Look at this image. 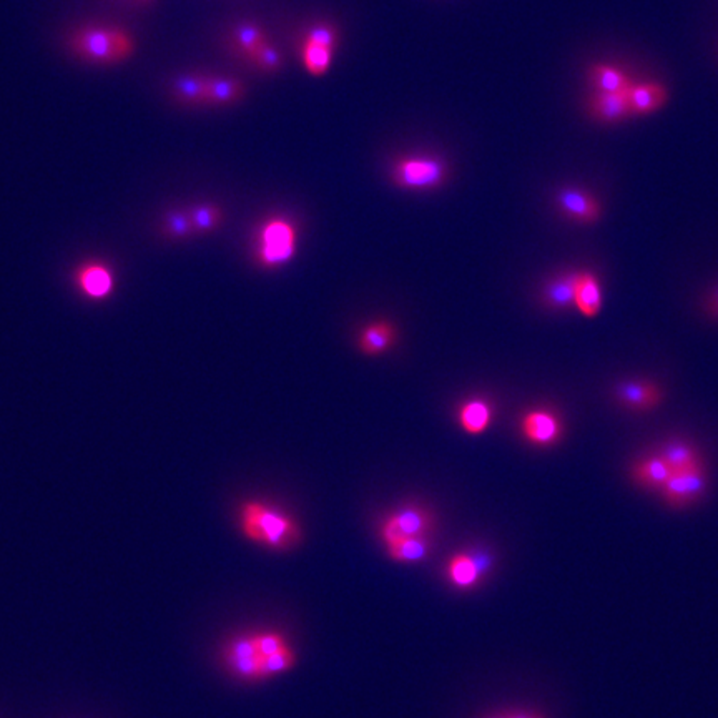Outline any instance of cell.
Instances as JSON below:
<instances>
[{
    "label": "cell",
    "instance_id": "52a82bcc",
    "mask_svg": "<svg viewBox=\"0 0 718 718\" xmlns=\"http://www.w3.org/2000/svg\"><path fill=\"white\" fill-rule=\"evenodd\" d=\"M707 491V474L704 464L684 472H674L665 483L661 494L663 500L672 508H687L695 504Z\"/></svg>",
    "mask_w": 718,
    "mask_h": 718
},
{
    "label": "cell",
    "instance_id": "f1b7e54d",
    "mask_svg": "<svg viewBox=\"0 0 718 718\" xmlns=\"http://www.w3.org/2000/svg\"><path fill=\"white\" fill-rule=\"evenodd\" d=\"M249 64L266 73H273L283 67V56L277 47L268 41L263 43L262 47L249 57Z\"/></svg>",
    "mask_w": 718,
    "mask_h": 718
},
{
    "label": "cell",
    "instance_id": "5b68a950",
    "mask_svg": "<svg viewBox=\"0 0 718 718\" xmlns=\"http://www.w3.org/2000/svg\"><path fill=\"white\" fill-rule=\"evenodd\" d=\"M338 41V28L328 22H318L306 30L302 42V62L309 75L323 77L332 69Z\"/></svg>",
    "mask_w": 718,
    "mask_h": 718
},
{
    "label": "cell",
    "instance_id": "4fadbf2b",
    "mask_svg": "<svg viewBox=\"0 0 718 718\" xmlns=\"http://www.w3.org/2000/svg\"><path fill=\"white\" fill-rule=\"evenodd\" d=\"M614 396L629 411L644 413L662 401V391L657 385L647 381H627L615 387Z\"/></svg>",
    "mask_w": 718,
    "mask_h": 718
},
{
    "label": "cell",
    "instance_id": "cb8c5ba5",
    "mask_svg": "<svg viewBox=\"0 0 718 718\" xmlns=\"http://www.w3.org/2000/svg\"><path fill=\"white\" fill-rule=\"evenodd\" d=\"M670 476L672 470L659 454L642 459L632 470V477L636 479V483L640 484L642 487L657 491L662 489L665 483L670 479Z\"/></svg>",
    "mask_w": 718,
    "mask_h": 718
},
{
    "label": "cell",
    "instance_id": "4316f807",
    "mask_svg": "<svg viewBox=\"0 0 718 718\" xmlns=\"http://www.w3.org/2000/svg\"><path fill=\"white\" fill-rule=\"evenodd\" d=\"M190 220H192V226H194L195 235L200 233H210L213 230H217L223 221V211L220 207L217 205H210V203H203V205H195V207L188 210Z\"/></svg>",
    "mask_w": 718,
    "mask_h": 718
},
{
    "label": "cell",
    "instance_id": "484cf974",
    "mask_svg": "<svg viewBox=\"0 0 718 718\" xmlns=\"http://www.w3.org/2000/svg\"><path fill=\"white\" fill-rule=\"evenodd\" d=\"M386 547L387 554L393 561L406 562V564L424 561L431 551V544L426 538H402L398 542L387 544Z\"/></svg>",
    "mask_w": 718,
    "mask_h": 718
},
{
    "label": "cell",
    "instance_id": "7402d4cb",
    "mask_svg": "<svg viewBox=\"0 0 718 718\" xmlns=\"http://www.w3.org/2000/svg\"><path fill=\"white\" fill-rule=\"evenodd\" d=\"M589 82L594 87V92L607 94L627 92L632 87L630 77L623 70L608 64L592 65L589 70Z\"/></svg>",
    "mask_w": 718,
    "mask_h": 718
},
{
    "label": "cell",
    "instance_id": "9c48e42d",
    "mask_svg": "<svg viewBox=\"0 0 718 718\" xmlns=\"http://www.w3.org/2000/svg\"><path fill=\"white\" fill-rule=\"evenodd\" d=\"M555 205L562 217L580 225H592L602 215V207L597 198L576 187L562 188L555 195Z\"/></svg>",
    "mask_w": 718,
    "mask_h": 718
},
{
    "label": "cell",
    "instance_id": "e0dca14e",
    "mask_svg": "<svg viewBox=\"0 0 718 718\" xmlns=\"http://www.w3.org/2000/svg\"><path fill=\"white\" fill-rule=\"evenodd\" d=\"M245 97V85L233 77L208 75L205 107H228Z\"/></svg>",
    "mask_w": 718,
    "mask_h": 718
},
{
    "label": "cell",
    "instance_id": "7c38bea8",
    "mask_svg": "<svg viewBox=\"0 0 718 718\" xmlns=\"http://www.w3.org/2000/svg\"><path fill=\"white\" fill-rule=\"evenodd\" d=\"M75 283L82 294L92 300H103L113 291L111 270L100 262L83 263L75 271Z\"/></svg>",
    "mask_w": 718,
    "mask_h": 718
},
{
    "label": "cell",
    "instance_id": "277c9868",
    "mask_svg": "<svg viewBox=\"0 0 718 718\" xmlns=\"http://www.w3.org/2000/svg\"><path fill=\"white\" fill-rule=\"evenodd\" d=\"M298 248V232L290 220L275 217L263 223L258 233V262L266 268H278L291 262Z\"/></svg>",
    "mask_w": 718,
    "mask_h": 718
},
{
    "label": "cell",
    "instance_id": "836d02e7",
    "mask_svg": "<svg viewBox=\"0 0 718 718\" xmlns=\"http://www.w3.org/2000/svg\"><path fill=\"white\" fill-rule=\"evenodd\" d=\"M489 718H506V714H504V715H494V717H489Z\"/></svg>",
    "mask_w": 718,
    "mask_h": 718
},
{
    "label": "cell",
    "instance_id": "8fae6325",
    "mask_svg": "<svg viewBox=\"0 0 718 718\" xmlns=\"http://www.w3.org/2000/svg\"><path fill=\"white\" fill-rule=\"evenodd\" d=\"M589 115L600 124H619L632 117L629 103V90L619 94L592 92L587 100Z\"/></svg>",
    "mask_w": 718,
    "mask_h": 718
},
{
    "label": "cell",
    "instance_id": "ac0fdd59",
    "mask_svg": "<svg viewBox=\"0 0 718 718\" xmlns=\"http://www.w3.org/2000/svg\"><path fill=\"white\" fill-rule=\"evenodd\" d=\"M396 341V328L389 321H376L359 334L358 348L364 356H379Z\"/></svg>",
    "mask_w": 718,
    "mask_h": 718
},
{
    "label": "cell",
    "instance_id": "3957f363",
    "mask_svg": "<svg viewBox=\"0 0 718 718\" xmlns=\"http://www.w3.org/2000/svg\"><path fill=\"white\" fill-rule=\"evenodd\" d=\"M449 175L446 162L431 155L401 157L391 166V180L406 190L439 188Z\"/></svg>",
    "mask_w": 718,
    "mask_h": 718
},
{
    "label": "cell",
    "instance_id": "5bb4252c",
    "mask_svg": "<svg viewBox=\"0 0 718 718\" xmlns=\"http://www.w3.org/2000/svg\"><path fill=\"white\" fill-rule=\"evenodd\" d=\"M489 561H479V555L461 553L449 559L447 577L459 589H470L477 585L487 570Z\"/></svg>",
    "mask_w": 718,
    "mask_h": 718
},
{
    "label": "cell",
    "instance_id": "9a60e30c",
    "mask_svg": "<svg viewBox=\"0 0 718 718\" xmlns=\"http://www.w3.org/2000/svg\"><path fill=\"white\" fill-rule=\"evenodd\" d=\"M577 271H564L551 278L542 290V303L551 309H569L576 306Z\"/></svg>",
    "mask_w": 718,
    "mask_h": 718
},
{
    "label": "cell",
    "instance_id": "6da1fadb",
    "mask_svg": "<svg viewBox=\"0 0 718 718\" xmlns=\"http://www.w3.org/2000/svg\"><path fill=\"white\" fill-rule=\"evenodd\" d=\"M240 527L249 540L278 551L294 547L302 538L300 525L291 516L262 500L241 506Z\"/></svg>",
    "mask_w": 718,
    "mask_h": 718
},
{
    "label": "cell",
    "instance_id": "d4e9b609",
    "mask_svg": "<svg viewBox=\"0 0 718 718\" xmlns=\"http://www.w3.org/2000/svg\"><path fill=\"white\" fill-rule=\"evenodd\" d=\"M232 42L235 45L236 52L249 60L263 43H266V34L258 24L255 22H241L232 32Z\"/></svg>",
    "mask_w": 718,
    "mask_h": 718
},
{
    "label": "cell",
    "instance_id": "ffe728a7",
    "mask_svg": "<svg viewBox=\"0 0 718 718\" xmlns=\"http://www.w3.org/2000/svg\"><path fill=\"white\" fill-rule=\"evenodd\" d=\"M207 79L208 75H202V73L180 75L172 85V95L181 105L205 107Z\"/></svg>",
    "mask_w": 718,
    "mask_h": 718
},
{
    "label": "cell",
    "instance_id": "83f0119b",
    "mask_svg": "<svg viewBox=\"0 0 718 718\" xmlns=\"http://www.w3.org/2000/svg\"><path fill=\"white\" fill-rule=\"evenodd\" d=\"M162 233L166 238H173V240H185V238L195 235L188 210L168 211L162 223Z\"/></svg>",
    "mask_w": 718,
    "mask_h": 718
},
{
    "label": "cell",
    "instance_id": "30bf717a",
    "mask_svg": "<svg viewBox=\"0 0 718 718\" xmlns=\"http://www.w3.org/2000/svg\"><path fill=\"white\" fill-rule=\"evenodd\" d=\"M521 434L534 446H551L561 439L562 423L549 409H532L521 419Z\"/></svg>",
    "mask_w": 718,
    "mask_h": 718
},
{
    "label": "cell",
    "instance_id": "f546056e",
    "mask_svg": "<svg viewBox=\"0 0 718 718\" xmlns=\"http://www.w3.org/2000/svg\"><path fill=\"white\" fill-rule=\"evenodd\" d=\"M294 662H296L294 652L288 649V647H283V649L278 650L275 653L263 659L262 677L268 678L271 677V676H277L279 672H285V670L291 668Z\"/></svg>",
    "mask_w": 718,
    "mask_h": 718
},
{
    "label": "cell",
    "instance_id": "603a6c76",
    "mask_svg": "<svg viewBox=\"0 0 718 718\" xmlns=\"http://www.w3.org/2000/svg\"><path fill=\"white\" fill-rule=\"evenodd\" d=\"M659 456L662 457L665 464L672 470V474L702 466V459L699 456L697 449L689 442L680 439L665 442L659 451Z\"/></svg>",
    "mask_w": 718,
    "mask_h": 718
},
{
    "label": "cell",
    "instance_id": "d6986e66",
    "mask_svg": "<svg viewBox=\"0 0 718 718\" xmlns=\"http://www.w3.org/2000/svg\"><path fill=\"white\" fill-rule=\"evenodd\" d=\"M457 421L461 429L470 436L483 434L493 423V406L481 398L468 401L459 408Z\"/></svg>",
    "mask_w": 718,
    "mask_h": 718
},
{
    "label": "cell",
    "instance_id": "1f68e13d",
    "mask_svg": "<svg viewBox=\"0 0 718 718\" xmlns=\"http://www.w3.org/2000/svg\"><path fill=\"white\" fill-rule=\"evenodd\" d=\"M705 311L710 318L718 319V288L708 294L705 302Z\"/></svg>",
    "mask_w": 718,
    "mask_h": 718
},
{
    "label": "cell",
    "instance_id": "7a4b0ae2",
    "mask_svg": "<svg viewBox=\"0 0 718 718\" xmlns=\"http://www.w3.org/2000/svg\"><path fill=\"white\" fill-rule=\"evenodd\" d=\"M70 50L95 65L122 64L135 52V41L128 32L115 27H85L69 39Z\"/></svg>",
    "mask_w": 718,
    "mask_h": 718
},
{
    "label": "cell",
    "instance_id": "8992f818",
    "mask_svg": "<svg viewBox=\"0 0 718 718\" xmlns=\"http://www.w3.org/2000/svg\"><path fill=\"white\" fill-rule=\"evenodd\" d=\"M434 524L431 512L421 506H402L387 516L381 525V538L385 544H393L402 538H426Z\"/></svg>",
    "mask_w": 718,
    "mask_h": 718
},
{
    "label": "cell",
    "instance_id": "2e32d148",
    "mask_svg": "<svg viewBox=\"0 0 718 718\" xmlns=\"http://www.w3.org/2000/svg\"><path fill=\"white\" fill-rule=\"evenodd\" d=\"M668 100V90L662 83H632L629 88V103L630 111L634 115H650L653 111H661Z\"/></svg>",
    "mask_w": 718,
    "mask_h": 718
},
{
    "label": "cell",
    "instance_id": "d6a6232c",
    "mask_svg": "<svg viewBox=\"0 0 718 718\" xmlns=\"http://www.w3.org/2000/svg\"><path fill=\"white\" fill-rule=\"evenodd\" d=\"M506 718H544L538 715V714H531V712H512V714H506Z\"/></svg>",
    "mask_w": 718,
    "mask_h": 718
},
{
    "label": "cell",
    "instance_id": "4dcf8cb0",
    "mask_svg": "<svg viewBox=\"0 0 718 718\" xmlns=\"http://www.w3.org/2000/svg\"><path fill=\"white\" fill-rule=\"evenodd\" d=\"M253 638H255V645H256L258 653L262 655V659L271 655V653H275V652L283 649V647H286L283 637L279 636V634H275V632H264V634L253 636Z\"/></svg>",
    "mask_w": 718,
    "mask_h": 718
},
{
    "label": "cell",
    "instance_id": "ba28073f",
    "mask_svg": "<svg viewBox=\"0 0 718 718\" xmlns=\"http://www.w3.org/2000/svg\"><path fill=\"white\" fill-rule=\"evenodd\" d=\"M225 662L236 677L258 680L262 677V655L258 653L253 636L236 637L225 649Z\"/></svg>",
    "mask_w": 718,
    "mask_h": 718
},
{
    "label": "cell",
    "instance_id": "44dd1931",
    "mask_svg": "<svg viewBox=\"0 0 718 718\" xmlns=\"http://www.w3.org/2000/svg\"><path fill=\"white\" fill-rule=\"evenodd\" d=\"M576 308L584 317L594 318L602 308V291L599 279L589 271H577L576 283Z\"/></svg>",
    "mask_w": 718,
    "mask_h": 718
}]
</instances>
